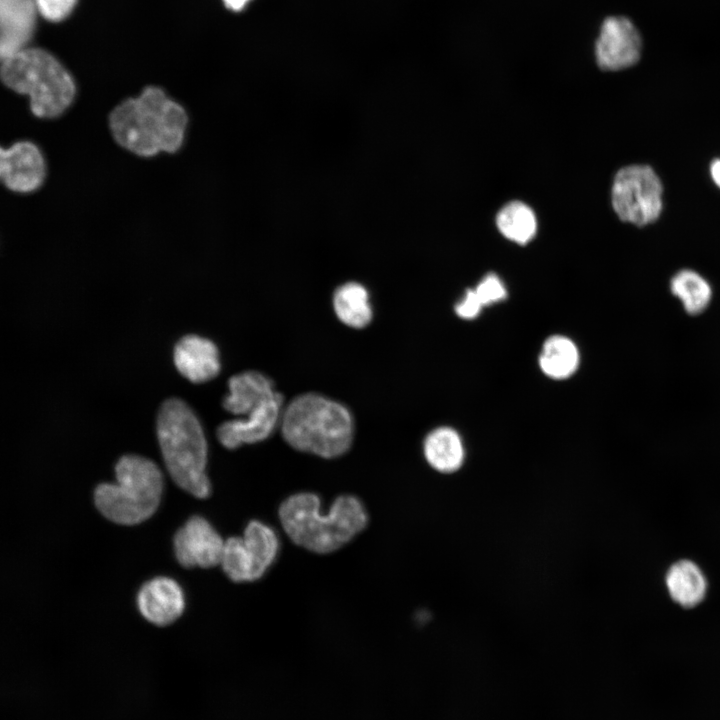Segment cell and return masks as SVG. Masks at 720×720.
Here are the masks:
<instances>
[{
	"mask_svg": "<svg viewBox=\"0 0 720 720\" xmlns=\"http://www.w3.org/2000/svg\"><path fill=\"white\" fill-rule=\"evenodd\" d=\"M188 123L185 108L154 85L122 100L108 115L113 140L142 158L178 152L184 144Z\"/></svg>",
	"mask_w": 720,
	"mask_h": 720,
	"instance_id": "1",
	"label": "cell"
},
{
	"mask_svg": "<svg viewBox=\"0 0 720 720\" xmlns=\"http://www.w3.org/2000/svg\"><path fill=\"white\" fill-rule=\"evenodd\" d=\"M278 513L285 533L295 544L320 554L336 551L368 523L363 503L352 495L337 497L324 514L316 494L296 493L282 502Z\"/></svg>",
	"mask_w": 720,
	"mask_h": 720,
	"instance_id": "2",
	"label": "cell"
},
{
	"mask_svg": "<svg viewBox=\"0 0 720 720\" xmlns=\"http://www.w3.org/2000/svg\"><path fill=\"white\" fill-rule=\"evenodd\" d=\"M1 80L27 96L29 109L40 119H56L75 101L77 86L70 72L48 51L23 48L2 59Z\"/></svg>",
	"mask_w": 720,
	"mask_h": 720,
	"instance_id": "3",
	"label": "cell"
},
{
	"mask_svg": "<svg viewBox=\"0 0 720 720\" xmlns=\"http://www.w3.org/2000/svg\"><path fill=\"white\" fill-rule=\"evenodd\" d=\"M157 436L174 482L197 498H206L211 486L206 475L207 442L199 420L182 400H166L157 418Z\"/></svg>",
	"mask_w": 720,
	"mask_h": 720,
	"instance_id": "4",
	"label": "cell"
},
{
	"mask_svg": "<svg viewBox=\"0 0 720 720\" xmlns=\"http://www.w3.org/2000/svg\"><path fill=\"white\" fill-rule=\"evenodd\" d=\"M281 431L294 449L323 458L346 453L353 439V420L342 404L316 393L294 398L283 410Z\"/></svg>",
	"mask_w": 720,
	"mask_h": 720,
	"instance_id": "5",
	"label": "cell"
},
{
	"mask_svg": "<svg viewBox=\"0 0 720 720\" xmlns=\"http://www.w3.org/2000/svg\"><path fill=\"white\" fill-rule=\"evenodd\" d=\"M116 483H102L95 489L98 510L121 525H135L157 509L162 492L158 466L139 455H125L115 466Z\"/></svg>",
	"mask_w": 720,
	"mask_h": 720,
	"instance_id": "6",
	"label": "cell"
},
{
	"mask_svg": "<svg viewBox=\"0 0 720 720\" xmlns=\"http://www.w3.org/2000/svg\"><path fill=\"white\" fill-rule=\"evenodd\" d=\"M662 183L648 165H630L615 175L612 207L620 220L637 226L654 222L662 211Z\"/></svg>",
	"mask_w": 720,
	"mask_h": 720,
	"instance_id": "7",
	"label": "cell"
},
{
	"mask_svg": "<svg viewBox=\"0 0 720 720\" xmlns=\"http://www.w3.org/2000/svg\"><path fill=\"white\" fill-rule=\"evenodd\" d=\"M279 539L270 526L250 521L242 537H230L224 543L220 565L234 582H252L261 578L279 552Z\"/></svg>",
	"mask_w": 720,
	"mask_h": 720,
	"instance_id": "8",
	"label": "cell"
},
{
	"mask_svg": "<svg viewBox=\"0 0 720 720\" xmlns=\"http://www.w3.org/2000/svg\"><path fill=\"white\" fill-rule=\"evenodd\" d=\"M47 162L40 147L19 140L0 151V179L11 192L30 194L38 191L47 178Z\"/></svg>",
	"mask_w": 720,
	"mask_h": 720,
	"instance_id": "9",
	"label": "cell"
},
{
	"mask_svg": "<svg viewBox=\"0 0 720 720\" xmlns=\"http://www.w3.org/2000/svg\"><path fill=\"white\" fill-rule=\"evenodd\" d=\"M642 39L633 22L623 16L604 20L595 44L598 66L617 71L633 66L641 55Z\"/></svg>",
	"mask_w": 720,
	"mask_h": 720,
	"instance_id": "10",
	"label": "cell"
},
{
	"mask_svg": "<svg viewBox=\"0 0 720 720\" xmlns=\"http://www.w3.org/2000/svg\"><path fill=\"white\" fill-rule=\"evenodd\" d=\"M225 541L201 516H192L174 536L175 555L186 568L220 564Z\"/></svg>",
	"mask_w": 720,
	"mask_h": 720,
	"instance_id": "11",
	"label": "cell"
},
{
	"mask_svg": "<svg viewBox=\"0 0 720 720\" xmlns=\"http://www.w3.org/2000/svg\"><path fill=\"white\" fill-rule=\"evenodd\" d=\"M283 398L279 393L253 416L229 420L217 428V438L227 449L267 439L282 417Z\"/></svg>",
	"mask_w": 720,
	"mask_h": 720,
	"instance_id": "12",
	"label": "cell"
},
{
	"mask_svg": "<svg viewBox=\"0 0 720 720\" xmlns=\"http://www.w3.org/2000/svg\"><path fill=\"white\" fill-rule=\"evenodd\" d=\"M140 613L149 622L165 626L174 622L184 610L182 589L173 579L156 577L144 583L137 595Z\"/></svg>",
	"mask_w": 720,
	"mask_h": 720,
	"instance_id": "13",
	"label": "cell"
},
{
	"mask_svg": "<svg viewBox=\"0 0 720 720\" xmlns=\"http://www.w3.org/2000/svg\"><path fill=\"white\" fill-rule=\"evenodd\" d=\"M228 388L223 407L241 418L254 415L279 393L274 389L273 382L257 371H245L232 376Z\"/></svg>",
	"mask_w": 720,
	"mask_h": 720,
	"instance_id": "14",
	"label": "cell"
},
{
	"mask_svg": "<svg viewBox=\"0 0 720 720\" xmlns=\"http://www.w3.org/2000/svg\"><path fill=\"white\" fill-rule=\"evenodd\" d=\"M173 357L180 374L193 383L209 381L220 371L216 345L198 335L182 337L175 345Z\"/></svg>",
	"mask_w": 720,
	"mask_h": 720,
	"instance_id": "15",
	"label": "cell"
},
{
	"mask_svg": "<svg viewBox=\"0 0 720 720\" xmlns=\"http://www.w3.org/2000/svg\"><path fill=\"white\" fill-rule=\"evenodd\" d=\"M666 586L672 599L683 607H693L705 596L707 583L700 568L689 560L673 564L666 574Z\"/></svg>",
	"mask_w": 720,
	"mask_h": 720,
	"instance_id": "16",
	"label": "cell"
},
{
	"mask_svg": "<svg viewBox=\"0 0 720 720\" xmlns=\"http://www.w3.org/2000/svg\"><path fill=\"white\" fill-rule=\"evenodd\" d=\"M427 462L437 471H456L464 460V447L459 434L449 427L431 431L424 441Z\"/></svg>",
	"mask_w": 720,
	"mask_h": 720,
	"instance_id": "17",
	"label": "cell"
},
{
	"mask_svg": "<svg viewBox=\"0 0 720 720\" xmlns=\"http://www.w3.org/2000/svg\"><path fill=\"white\" fill-rule=\"evenodd\" d=\"M333 307L338 319L352 328H364L372 320V308L367 289L357 282L339 286L333 295Z\"/></svg>",
	"mask_w": 720,
	"mask_h": 720,
	"instance_id": "18",
	"label": "cell"
},
{
	"mask_svg": "<svg viewBox=\"0 0 720 720\" xmlns=\"http://www.w3.org/2000/svg\"><path fill=\"white\" fill-rule=\"evenodd\" d=\"M539 365L541 370L553 379L568 378L579 365L577 346L565 336H551L543 344Z\"/></svg>",
	"mask_w": 720,
	"mask_h": 720,
	"instance_id": "19",
	"label": "cell"
},
{
	"mask_svg": "<svg viewBox=\"0 0 720 720\" xmlns=\"http://www.w3.org/2000/svg\"><path fill=\"white\" fill-rule=\"evenodd\" d=\"M496 224L506 238L522 245L528 243L537 230L533 210L520 201L506 204L497 214Z\"/></svg>",
	"mask_w": 720,
	"mask_h": 720,
	"instance_id": "20",
	"label": "cell"
},
{
	"mask_svg": "<svg viewBox=\"0 0 720 720\" xmlns=\"http://www.w3.org/2000/svg\"><path fill=\"white\" fill-rule=\"evenodd\" d=\"M671 292L690 314L703 312L712 298L709 283L697 272L681 270L671 280Z\"/></svg>",
	"mask_w": 720,
	"mask_h": 720,
	"instance_id": "21",
	"label": "cell"
},
{
	"mask_svg": "<svg viewBox=\"0 0 720 720\" xmlns=\"http://www.w3.org/2000/svg\"><path fill=\"white\" fill-rule=\"evenodd\" d=\"M483 306L494 304L506 297V289L497 275L487 274L474 289Z\"/></svg>",
	"mask_w": 720,
	"mask_h": 720,
	"instance_id": "22",
	"label": "cell"
},
{
	"mask_svg": "<svg viewBox=\"0 0 720 720\" xmlns=\"http://www.w3.org/2000/svg\"><path fill=\"white\" fill-rule=\"evenodd\" d=\"M483 305L475 291H466L464 298L455 306L456 314L463 319H474L478 316Z\"/></svg>",
	"mask_w": 720,
	"mask_h": 720,
	"instance_id": "23",
	"label": "cell"
},
{
	"mask_svg": "<svg viewBox=\"0 0 720 720\" xmlns=\"http://www.w3.org/2000/svg\"><path fill=\"white\" fill-rule=\"evenodd\" d=\"M710 173L714 183L720 188V159H716L711 163Z\"/></svg>",
	"mask_w": 720,
	"mask_h": 720,
	"instance_id": "24",
	"label": "cell"
},
{
	"mask_svg": "<svg viewBox=\"0 0 720 720\" xmlns=\"http://www.w3.org/2000/svg\"><path fill=\"white\" fill-rule=\"evenodd\" d=\"M249 0H223L225 6L233 11L242 10Z\"/></svg>",
	"mask_w": 720,
	"mask_h": 720,
	"instance_id": "25",
	"label": "cell"
}]
</instances>
